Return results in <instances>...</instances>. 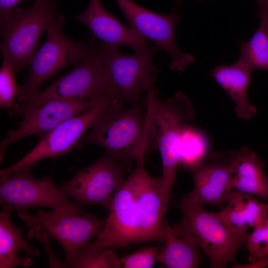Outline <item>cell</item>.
<instances>
[{"label":"cell","mask_w":268,"mask_h":268,"mask_svg":"<svg viewBox=\"0 0 268 268\" xmlns=\"http://www.w3.org/2000/svg\"><path fill=\"white\" fill-rule=\"evenodd\" d=\"M17 215L27 227L28 239H32L36 233H42L59 242L65 253L67 267H69L85 245L98 236L107 220L106 217L99 219L93 214L66 207L54 208L50 212L39 209L34 214L25 210H19Z\"/></svg>","instance_id":"5"},{"label":"cell","mask_w":268,"mask_h":268,"mask_svg":"<svg viewBox=\"0 0 268 268\" xmlns=\"http://www.w3.org/2000/svg\"><path fill=\"white\" fill-rule=\"evenodd\" d=\"M114 94L100 57L99 45L71 71L42 91L21 103L17 104L13 115H24L28 110L51 100L77 99L91 101Z\"/></svg>","instance_id":"8"},{"label":"cell","mask_w":268,"mask_h":268,"mask_svg":"<svg viewBox=\"0 0 268 268\" xmlns=\"http://www.w3.org/2000/svg\"><path fill=\"white\" fill-rule=\"evenodd\" d=\"M195 1H201V0H195Z\"/></svg>","instance_id":"33"},{"label":"cell","mask_w":268,"mask_h":268,"mask_svg":"<svg viewBox=\"0 0 268 268\" xmlns=\"http://www.w3.org/2000/svg\"><path fill=\"white\" fill-rule=\"evenodd\" d=\"M64 23L62 16L47 29V40L34 56L24 85L20 87L19 103L38 93L40 86L59 70L85 59L97 48L94 36L83 42L66 37L62 31Z\"/></svg>","instance_id":"7"},{"label":"cell","mask_w":268,"mask_h":268,"mask_svg":"<svg viewBox=\"0 0 268 268\" xmlns=\"http://www.w3.org/2000/svg\"><path fill=\"white\" fill-rule=\"evenodd\" d=\"M265 163L249 148L233 152L230 161L232 189L268 202V178Z\"/></svg>","instance_id":"19"},{"label":"cell","mask_w":268,"mask_h":268,"mask_svg":"<svg viewBox=\"0 0 268 268\" xmlns=\"http://www.w3.org/2000/svg\"><path fill=\"white\" fill-rule=\"evenodd\" d=\"M23 228H17L10 219V212L2 210L0 213V268H12L16 267L28 268L34 261L27 257L18 256L20 251L28 255L37 257L40 252L30 245L23 237Z\"/></svg>","instance_id":"21"},{"label":"cell","mask_w":268,"mask_h":268,"mask_svg":"<svg viewBox=\"0 0 268 268\" xmlns=\"http://www.w3.org/2000/svg\"><path fill=\"white\" fill-rule=\"evenodd\" d=\"M74 19L87 27L93 36L102 43L116 47L128 46L135 52L143 51L149 46L145 38L130 27L123 25L104 7L100 0H89L85 10Z\"/></svg>","instance_id":"17"},{"label":"cell","mask_w":268,"mask_h":268,"mask_svg":"<svg viewBox=\"0 0 268 268\" xmlns=\"http://www.w3.org/2000/svg\"><path fill=\"white\" fill-rule=\"evenodd\" d=\"M204 206L182 199L181 218L171 227L177 236L192 239L209 259L211 268H224L234 261L250 233L229 224Z\"/></svg>","instance_id":"3"},{"label":"cell","mask_w":268,"mask_h":268,"mask_svg":"<svg viewBox=\"0 0 268 268\" xmlns=\"http://www.w3.org/2000/svg\"><path fill=\"white\" fill-rule=\"evenodd\" d=\"M131 161L105 152L58 187L80 205H97L108 210L112 199L132 168Z\"/></svg>","instance_id":"9"},{"label":"cell","mask_w":268,"mask_h":268,"mask_svg":"<svg viewBox=\"0 0 268 268\" xmlns=\"http://www.w3.org/2000/svg\"><path fill=\"white\" fill-rule=\"evenodd\" d=\"M62 16L55 0H36L26 8H14L0 25L3 59L13 65L15 74L30 64L42 34Z\"/></svg>","instance_id":"4"},{"label":"cell","mask_w":268,"mask_h":268,"mask_svg":"<svg viewBox=\"0 0 268 268\" xmlns=\"http://www.w3.org/2000/svg\"><path fill=\"white\" fill-rule=\"evenodd\" d=\"M105 227L93 241L111 249L141 243L140 222L130 175L114 195Z\"/></svg>","instance_id":"13"},{"label":"cell","mask_w":268,"mask_h":268,"mask_svg":"<svg viewBox=\"0 0 268 268\" xmlns=\"http://www.w3.org/2000/svg\"><path fill=\"white\" fill-rule=\"evenodd\" d=\"M35 164H30L14 173L0 177V203L2 209L25 210L29 208L47 207L52 209L68 207L86 213L68 201V197L53 183L50 176L37 179L31 173Z\"/></svg>","instance_id":"11"},{"label":"cell","mask_w":268,"mask_h":268,"mask_svg":"<svg viewBox=\"0 0 268 268\" xmlns=\"http://www.w3.org/2000/svg\"><path fill=\"white\" fill-rule=\"evenodd\" d=\"M268 266V258L262 260L261 261L255 263L253 264H248L246 265H236L234 266L233 268H263Z\"/></svg>","instance_id":"32"},{"label":"cell","mask_w":268,"mask_h":268,"mask_svg":"<svg viewBox=\"0 0 268 268\" xmlns=\"http://www.w3.org/2000/svg\"><path fill=\"white\" fill-rule=\"evenodd\" d=\"M144 159L136 162L130 174L140 222L141 243L165 239L163 216L166 210L161 177H153L145 170Z\"/></svg>","instance_id":"15"},{"label":"cell","mask_w":268,"mask_h":268,"mask_svg":"<svg viewBox=\"0 0 268 268\" xmlns=\"http://www.w3.org/2000/svg\"><path fill=\"white\" fill-rule=\"evenodd\" d=\"M156 45L134 55H125L118 47L102 43L99 52L113 92L120 103L133 105L141 100L142 94L153 88L157 69L153 64Z\"/></svg>","instance_id":"6"},{"label":"cell","mask_w":268,"mask_h":268,"mask_svg":"<svg viewBox=\"0 0 268 268\" xmlns=\"http://www.w3.org/2000/svg\"><path fill=\"white\" fill-rule=\"evenodd\" d=\"M145 103L155 150L160 153L163 173L162 190L166 208L180 164V143L184 128L194 118L190 99L182 91L161 100L153 88L146 92Z\"/></svg>","instance_id":"2"},{"label":"cell","mask_w":268,"mask_h":268,"mask_svg":"<svg viewBox=\"0 0 268 268\" xmlns=\"http://www.w3.org/2000/svg\"><path fill=\"white\" fill-rule=\"evenodd\" d=\"M227 205L217 212L225 221L243 232L255 227L268 218V202L232 189L227 199Z\"/></svg>","instance_id":"20"},{"label":"cell","mask_w":268,"mask_h":268,"mask_svg":"<svg viewBox=\"0 0 268 268\" xmlns=\"http://www.w3.org/2000/svg\"><path fill=\"white\" fill-rule=\"evenodd\" d=\"M254 69L243 59L229 65L214 68L210 74L234 102L235 112L240 119L248 121L257 114V109L248 100V91Z\"/></svg>","instance_id":"18"},{"label":"cell","mask_w":268,"mask_h":268,"mask_svg":"<svg viewBox=\"0 0 268 268\" xmlns=\"http://www.w3.org/2000/svg\"><path fill=\"white\" fill-rule=\"evenodd\" d=\"M115 0L130 27L143 38L152 41L170 55L171 70L181 73L194 63V57L183 52L176 41V27L181 20L179 13L182 3L181 0L175 2L171 12L164 15L151 11L131 0Z\"/></svg>","instance_id":"12"},{"label":"cell","mask_w":268,"mask_h":268,"mask_svg":"<svg viewBox=\"0 0 268 268\" xmlns=\"http://www.w3.org/2000/svg\"><path fill=\"white\" fill-rule=\"evenodd\" d=\"M12 64L3 59L0 70V107L12 115L17 104L16 98L20 93V87L17 86Z\"/></svg>","instance_id":"26"},{"label":"cell","mask_w":268,"mask_h":268,"mask_svg":"<svg viewBox=\"0 0 268 268\" xmlns=\"http://www.w3.org/2000/svg\"><path fill=\"white\" fill-rule=\"evenodd\" d=\"M112 250L100 247L94 241L89 242L74 258L69 267L121 268L120 258Z\"/></svg>","instance_id":"25"},{"label":"cell","mask_w":268,"mask_h":268,"mask_svg":"<svg viewBox=\"0 0 268 268\" xmlns=\"http://www.w3.org/2000/svg\"><path fill=\"white\" fill-rule=\"evenodd\" d=\"M233 151L215 152L207 161H202L193 167V190L182 199L196 204L221 205L226 202L232 189L230 161Z\"/></svg>","instance_id":"16"},{"label":"cell","mask_w":268,"mask_h":268,"mask_svg":"<svg viewBox=\"0 0 268 268\" xmlns=\"http://www.w3.org/2000/svg\"><path fill=\"white\" fill-rule=\"evenodd\" d=\"M258 6V15L260 18L268 20V0H255Z\"/></svg>","instance_id":"31"},{"label":"cell","mask_w":268,"mask_h":268,"mask_svg":"<svg viewBox=\"0 0 268 268\" xmlns=\"http://www.w3.org/2000/svg\"><path fill=\"white\" fill-rule=\"evenodd\" d=\"M119 103L112 95L95 102L89 108L63 122L40 136L38 144L25 156L6 169L0 171V177L9 175L40 160L63 155L76 147L85 131L90 128L109 106Z\"/></svg>","instance_id":"10"},{"label":"cell","mask_w":268,"mask_h":268,"mask_svg":"<svg viewBox=\"0 0 268 268\" xmlns=\"http://www.w3.org/2000/svg\"><path fill=\"white\" fill-rule=\"evenodd\" d=\"M165 239L157 262L168 268H196L201 262L199 247L191 238L177 236L166 220L163 221Z\"/></svg>","instance_id":"22"},{"label":"cell","mask_w":268,"mask_h":268,"mask_svg":"<svg viewBox=\"0 0 268 268\" xmlns=\"http://www.w3.org/2000/svg\"><path fill=\"white\" fill-rule=\"evenodd\" d=\"M99 100H53L28 110L24 114V119L18 128L9 132L7 136L1 140L0 163L6 148L10 144L29 135L41 136L63 122L84 112Z\"/></svg>","instance_id":"14"},{"label":"cell","mask_w":268,"mask_h":268,"mask_svg":"<svg viewBox=\"0 0 268 268\" xmlns=\"http://www.w3.org/2000/svg\"><path fill=\"white\" fill-rule=\"evenodd\" d=\"M246 244L250 264L268 258V218L254 228Z\"/></svg>","instance_id":"27"},{"label":"cell","mask_w":268,"mask_h":268,"mask_svg":"<svg viewBox=\"0 0 268 268\" xmlns=\"http://www.w3.org/2000/svg\"><path fill=\"white\" fill-rule=\"evenodd\" d=\"M25 0H0V25L9 18L17 4Z\"/></svg>","instance_id":"30"},{"label":"cell","mask_w":268,"mask_h":268,"mask_svg":"<svg viewBox=\"0 0 268 268\" xmlns=\"http://www.w3.org/2000/svg\"><path fill=\"white\" fill-rule=\"evenodd\" d=\"M260 23L251 39L239 42L240 57L254 70L261 69L268 71V20L260 18Z\"/></svg>","instance_id":"23"},{"label":"cell","mask_w":268,"mask_h":268,"mask_svg":"<svg viewBox=\"0 0 268 268\" xmlns=\"http://www.w3.org/2000/svg\"><path fill=\"white\" fill-rule=\"evenodd\" d=\"M86 144L102 147L131 162L144 159L146 154L155 150L145 102L141 100L128 107L118 103L107 107L76 148Z\"/></svg>","instance_id":"1"},{"label":"cell","mask_w":268,"mask_h":268,"mask_svg":"<svg viewBox=\"0 0 268 268\" xmlns=\"http://www.w3.org/2000/svg\"><path fill=\"white\" fill-rule=\"evenodd\" d=\"M34 237L38 239L44 246L45 250L49 260L50 266L51 268H67L65 264H63L53 254L50 247V242L52 239L46 233H36Z\"/></svg>","instance_id":"29"},{"label":"cell","mask_w":268,"mask_h":268,"mask_svg":"<svg viewBox=\"0 0 268 268\" xmlns=\"http://www.w3.org/2000/svg\"><path fill=\"white\" fill-rule=\"evenodd\" d=\"M162 247H147L120 258L121 268H151L157 261Z\"/></svg>","instance_id":"28"},{"label":"cell","mask_w":268,"mask_h":268,"mask_svg":"<svg viewBox=\"0 0 268 268\" xmlns=\"http://www.w3.org/2000/svg\"><path fill=\"white\" fill-rule=\"evenodd\" d=\"M208 149V142L204 134L189 124L184 128L180 143V164L192 169L203 161Z\"/></svg>","instance_id":"24"}]
</instances>
